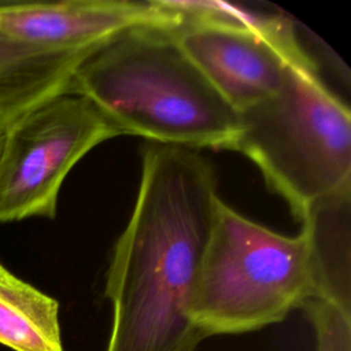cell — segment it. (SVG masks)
Segmentation results:
<instances>
[{
	"mask_svg": "<svg viewBox=\"0 0 351 351\" xmlns=\"http://www.w3.org/2000/svg\"><path fill=\"white\" fill-rule=\"evenodd\" d=\"M217 178L197 149L148 143L132 215L118 237L104 295V351H197L206 340L189 303L208 243Z\"/></svg>",
	"mask_w": 351,
	"mask_h": 351,
	"instance_id": "1",
	"label": "cell"
},
{
	"mask_svg": "<svg viewBox=\"0 0 351 351\" xmlns=\"http://www.w3.org/2000/svg\"><path fill=\"white\" fill-rule=\"evenodd\" d=\"M70 93L88 99L119 134L185 148L232 149L237 111L186 55L169 26L107 40L75 70Z\"/></svg>",
	"mask_w": 351,
	"mask_h": 351,
	"instance_id": "2",
	"label": "cell"
},
{
	"mask_svg": "<svg viewBox=\"0 0 351 351\" xmlns=\"http://www.w3.org/2000/svg\"><path fill=\"white\" fill-rule=\"evenodd\" d=\"M277 233L217 199L208 243L189 303L204 339L282 322L311 299H328L308 223Z\"/></svg>",
	"mask_w": 351,
	"mask_h": 351,
	"instance_id": "3",
	"label": "cell"
},
{
	"mask_svg": "<svg viewBox=\"0 0 351 351\" xmlns=\"http://www.w3.org/2000/svg\"><path fill=\"white\" fill-rule=\"evenodd\" d=\"M237 114L232 151L256 165L300 223L321 203L350 192V108L306 52L289 63L274 93Z\"/></svg>",
	"mask_w": 351,
	"mask_h": 351,
	"instance_id": "4",
	"label": "cell"
},
{
	"mask_svg": "<svg viewBox=\"0 0 351 351\" xmlns=\"http://www.w3.org/2000/svg\"><path fill=\"white\" fill-rule=\"evenodd\" d=\"M167 3L181 15L171 27L181 48L237 112L274 93L304 52L284 18L223 1Z\"/></svg>",
	"mask_w": 351,
	"mask_h": 351,
	"instance_id": "5",
	"label": "cell"
},
{
	"mask_svg": "<svg viewBox=\"0 0 351 351\" xmlns=\"http://www.w3.org/2000/svg\"><path fill=\"white\" fill-rule=\"evenodd\" d=\"M119 136L85 97L62 93L4 129L0 148V223L55 218L70 170L92 148Z\"/></svg>",
	"mask_w": 351,
	"mask_h": 351,
	"instance_id": "6",
	"label": "cell"
},
{
	"mask_svg": "<svg viewBox=\"0 0 351 351\" xmlns=\"http://www.w3.org/2000/svg\"><path fill=\"white\" fill-rule=\"evenodd\" d=\"M167 0H64L0 4V33L48 51L95 49L138 26H176Z\"/></svg>",
	"mask_w": 351,
	"mask_h": 351,
	"instance_id": "7",
	"label": "cell"
},
{
	"mask_svg": "<svg viewBox=\"0 0 351 351\" xmlns=\"http://www.w3.org/2000/svg\"><path fill=\"white\" fill-rule=\"evenodd\" d=\"M95 49L48 51L0 33V129L47 100L70 93L75 70Z\"/></svg>",
	"mask_w": 351,
	"mask_h": 351,
	"instance_id": "8",
	"label": "cell"
},
{
	"mask_svg": "<svg viewBox=\"0 0 351 351\" xmlns=\"http://www.w3.org/2000/svg\"><path fill=\"white\" fill-rule=\"evenodd\" d=\"M0 344L12 351H64L59 303L0 262Z\"/></svg>",
	"mask_w": 351,
	"mask_h": 351,
	"instance_id": "9",
	"label": "cell"
},
{
	"mask_svg": "<svg viewBox=\"0 0 351 351\" xmlns=\"http://www.w3.org/2000/svg\"><path fill=\"white\" fill-rule=\"evenodd\" d=\"M300 310L313 330V351H351V308L311 299Z\"/></svg>",
	"mask_w": 351,
	"mask_h": 351,
	"instance_id": "10",
	"label": "cell"
},
{
	"mask_svg": "<svg viewBox=\"0 0 351 351\" xmlns=\"http://www.w3.org/2000/svg\"><path fill=\"white\" fill-rule=\"evenodd\" d=\"M3 136H4V130L0 129V148H1V143H3Z\"/></svg>",
	"mask_w": 351,
	"mask_h": 351,
	"instance_id": "11",
	"label": "cell"
}]
</instances>
